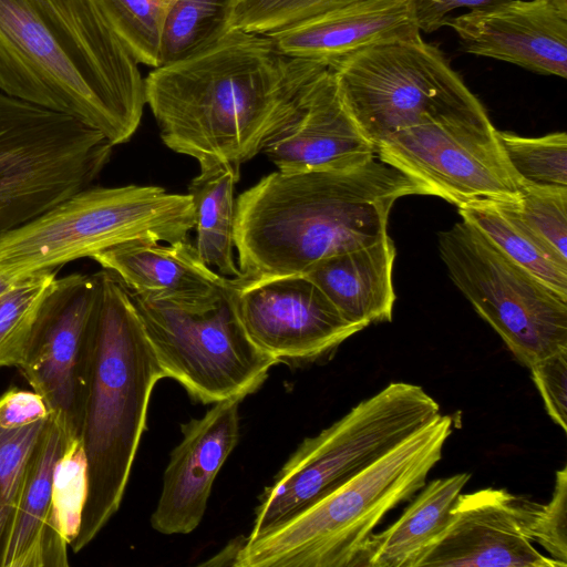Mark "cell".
Segmentation results:
<instances>
[{
  "label": "cell",
  "mask_w": 567,
  "mask_h": 567,
  "mask_svg": "<svg viewBox=\"0 0 567 567\" xmlns=\"http://www.w3.org/2000/svg\"><path fill=\"white\" fill-rule=\"evenodd\" d=\"M327 63L284 55L266 34L228 30L205 50L154 68L145 100L163 143L199 165L236 166L262 151L303 84Z\"/></svg>",
  "instance_id": "6da1fadb"
},
{
  "label": "cell",
  "mask_w": 567,
  "mask_h": 567,
  "mask_svg": "<svg viewBox=\"0 0 567 567\" xmlns=\"http://www.w3.org/2000/svg\"><path fill=\"white\" fill-rule=\"evenodd\" d=\"M138 64L93 0H0V90L114 146L133 136L146 104Z\"/></svg>",
  "instance_id": "7a4b0ae2"
},
{
  "label": "cell",
  "mask_w": 567,
  "mask_h": 567,
  "mask_svg": "<svg viewBox=\"0 0 567 567\" xmlns=\"http://www.w3.org/2000/svg\"><path fill=\"white\" fill-rule=\"evenodd\" d=\"M423 195L373 156L342 167L262 177L236 200L235 248L243 277L306 275L320 261L388 234L396 199Z\"/></svg>",
  "instance_id": "3957f363"
},
{
  "label": "cell",
  "mask_w": 567,
  "mask_h": 567,
  "mask_svg": "<svg viewBox=\"0 0 567 567\" xmlns=\"http://www.w3.org/2000/svg\"><path fill=\"white\" fill-rule=\"evenodd\" d=\"M96 349L82 424L85 494L73 553L117 512L146 426L152 391L165 378L128 289L96 272Z\"/></svg>",
  "instance_id": "277c9868"
},
{
  "label": "cell",
  "mask_w": 567,
  "mask_h": 567,
  "mask_svg": "<svg viewBox=\"0 0 567 567\" xmlns=\"http://www.w3.org/2000/svg\"><path fill=\"white\" fill-rule=\"evenodd\" d=\"M453 432L439 413L365 470L255 537L245 536L236 567H354L383 517L426 483Z\"/></svg>",
  "instance_id": "5b68a950"
},
{
  "label": "cell",
  "mask_w": 567,
  "mask_h": 567,
  "mask_svg": "<svg viewBox=\"0 0 567 567\" xmlns=\"http://www.w3.org/2000/svg\"><path fill=\"white\" fill-rule=\"evenodd\" d=\"M188 194L158 186L86 187L0 236V276L20 279L117 245L187 240Z\"/></svg>",
  "instance_id": "8992f818"
},
{
  "label": "cell",
  "mask_w": 567,
  "mask_h": 567,
  "mask_svg": "<svg viewBox=\"0 0 567 567\" xmlns=\"http://www.w3.org/2000/svg\"><path fill=\"white\" fill-rule=\"evenodd\" d=\"M439 403L416 384L391 382L319 434L305 439L259 496L248 537L293 516L432 421Z\"/></svg>",
  "instance_id": "52a82bcc"
},
{
  "label": "cell",
  "mask_w": 567,
  "mask_h": 567,
  "mask_svg": "<svg viewBox=\"0 0 567 567\" xmlns=\"http://www.w3.org/2000/svg\"><path fill=\"white\" fill-rule=\"evenodd\" d=\"M113 146L79 120L0 90V236L90 187Z\"/></svg>",
  "instance_id": "ba28073f"
},
{
  "label": "cell",
  "mask_w": 567,
  "mask_h": 567,
  "mask_svg": "<svg viewBox=\"0 0 567 567\" xmlns=\"http://www.w3.org/2000/svg\"><path fill=\"white\" fill-rule=\"evenodd\" d=\"M329 68L347 110L374 147L429 117L485 110L421 34L367 45Z\"/></svg>",
  "instance_id": "9c48e42d"
},
{
  "label": "cell",
  "mask_w": 567,
  "mask_h": 567,
  "mask_svg": "<svg viewBox=\"0 0 567 567\" xmlns=\"http://www.w3.org/2000/svg\"><path fill=\"white\" fill-rule=\"evenodd\" d=\"M439 250L452 281L523 365L567 351V297L464 220L440 233Z\"/></svg>",
  "instance_id": "30bf717a"
},
{
  "label": "cell",
  "mask_w": 567,
  "mask_h": 567,
  "mask_svg": "<svg viewBox=\"0 0 567 567\" xmlns=\"http://www.w3.org/2000/svg\"><path fill=\"white\" fill-rule=\"evenodd\" d=\"M130 293L165 378L195 401L244 400L279 363L249 340L226 298L208 309L185 310Z\"/></svg>",
  "instance_id": "8fae6325"
},
{
  "label": "cell",
  "mask_w": 567,
  "mask_h": 567,
  "mask_svg": "<svg viewBox=\"0 0 567 567\" xmlns=\"http://www.w3.org/2000/svg\"><path fill=\"white\" fill-rule=\"evenodd\" d=\"M375 155L422 188L458 208L514 204L520 183L486 111L429 117L389 135Z\"/></svg>",
  "instance_id": "7c38bea8"
},
{
  "label": "cell",
  "mask_w": 567,
  "mask_h": 567,
  "mask_svg": "<svg viewBox=\"0 0 567 567\" xmlns=\"http://www.w3.org/2000/svg\"><path fill=\"white\" fill-rule=\"evenodd\" d=\"M97 275L55 278L44 295L19 363L44 402L65 447L81 433L96 349Z\"/></svg>",
  "instance_id": "4fadbf2b"
},
{
  "label": "cell",
  "mask_w": 567,
  "mask_h": 567,
  "mask_svg": "<svg viewBox=\"0 0 567 567\" xmlns=\"http://www.w3.org/2000/svg\"><path fill=\"white\" fill-rule=\"evenodd\" d=\"M226 299L249 340L278 362L317 360L363 330L307 275L229 278Z\"/></svg>",
  "instance_id": "5bb4252c"
},
{
  "label": "cell",
  "mask_w": 567,
  "mask_h": 567,
  "mask_svg": "<svg viewBox=\"0 0 567 567\" xmlns=\"http://www.w3.org/2000/svg\"><path fill=\"white\" fill-rule=\"evenodd\" d=\"M524 507L525 498L504 488L461 493L447 527L413 567H567L535 548Z\"/></svg>",
  "instance_id": "9a60e30c"
},
{
  "label": "cell",
  "mask_w": 567,
  "mask_h": 567,
  "mask_svg": "<svg viewBox=\"0 0 567 567\" xmlns=\"http://www.w3.org/2000/svg\"><path fill=\"white\" fill-rule=\"evenodd\" d=\"M262 152L281 173L342 167L375 156L374 145L347 110L329 65L303 84L293 111Z\"/></svg>",
  "instance_id": "2e32d148"
},
{
  "label": "cell",
  "mask_w": 567,
  "mask_h": 567,
  "mask_svg": "<svg viewBox=\"0 0 567 567\" xmlns=\"http://www.w3.org/2000/svg\"><path fill=\"white\" fill-rule=\"evenodd\" d=\"M214 403L202 417L181 424L182 440L171 452L153 529L164 535L189 534L200 524L214 481L239 441V403Z\"/></svg>",
  "instance_id": "e0dca14e"
},
{
  "label": "cell",
  "mask_w": 567,
  "mask_h": 567,
  "mask_svg": "<svg viewBox=\"0 0 567 567\" xmlns=\"http://www.w3.org/2000/svg\"><path fill=\"white\" fill-rule=\"evenodd\" d=\"M443 25L467 53L567 76V12L544 0H503L449 17Z\"/></svg>",
  "instance_id": "ac0fdd59"
},
{
  "label": "cell",
  "mask_w": 567,
  "mask_h": 567,
  "mask_svg": "<svg viewBox=\"0 0 567 567\" xmlns=\"http://www.w3.org/2000/svg\"><path fill=\"white\" fill-rule=\"evenodd\" d=\"M137 298L185 310H204L226 298L229 278L214 271L188 240L132 241L91 257Z\"/></svg>",
  "instance_id": "d6986e66"
},
{
  "label": "cell",
  "mask_w": 567,
  "mask_h": 567,
  "mask_svg": "<svg viewBox=\"0 0 567 567\" xmlns=\"http://www.w3.org/2000/svg\"><path fill=\"white\" fill-rule=\"evenodd\" d=\"M284 55L328 65L367 45L420 35L412 0H349L266 33Z\"/></svg>",
  "instance_id": "ffe728a7"
},
{
  "label": "cell",
  "mask_w": 567,
  "mask_h": 567,
  "mask_svg": "<svg viewBox=\"0 0 567 567\" xmlns=\"http://www.w3.org/2000/svg\"><path fill=\"white\" fill-rule=\"evenodd\" d=\"M64 452L60 429L49 417L29 458L0 567L68 566L55 499V473Z\"/></svg>",
  "instance_id": "44dd1931"
},
{
  "label": "cell",
  "mask_w": 567,
  "mask_h": 567,
  "mask_svg": "<svg viewBox=\"0 0 567 567\" xmlns=\"http://www.w3.org/2000/svg\"><path fill=\"white\" fill-rule=\"evenodd\" d=\"M396 250L389 234L373 244L329 257L306 275L341 315L362 329L392 320Z\"/></svg>",
  "instance_id": "7402d4cb"
},
{
  "label": "cell",
  "mask_w": 567,
  "mask_h": 567,
  "mask_svg": "<svg viewBox=\"0 0 567 567\" xmlns=\"http://www.w3.org/2000/svg\"><path fill=\"white\" fill-rule=\"evenodd\" d=\"M470 478L468 473H457L424 485L398 520L369 536L355 566L413 567L447 527L452 508Z\"/></svg>",
  "instance_id": "603a6c76"
},
{
  "label": "cell",
  "mask_w": 567,
  "mask_h": 567,
  "mask_svg": "<svg viewBox=\"0 0 567 567\" xmlns=\"http://www.w3.org/2000/svg\"><path fill=\"white\" fill-rule=\"evenodd\" d=\"M188 186L195 210V248L199 258L220 275L241 277L235 264V186L239 166L227 163L199 165Z\"/></svg>",
  "instance_id": "cb8c5ba5"
},
{
  "label": "cell",
  "mask_w": 567,
  "mask_h": 567,
  "mask_svg": "<svg viewBox=\"0 0 567 567\" xmlns=\"http://www.w3.org/2000/svg\"><path fill=\"white\" fill-rule=\"evenodd\" d=\"M47 408L33 391L0 395V560L18 504L25 468L45 425Z\"/></svg>",
  "instance_id": "d4e9b609"
},
{
  "label": "cell",
  "mask_w": 567,
  "mask_h": 567,
  "mask_svg": "<svg viewBox=\"0 0 567 567\" xmlns=\"http://www.w3.org/2000/svg\"><path fill=\"white\" fill-rule=\"evenodd\" d=\"M498 249L556 292L567 297V266L560 264L503 204L458 208Z\"/></svg>",
  "instance_id": "484cf974"
},
{
  "label": "cell",
  "mask_w": 567,
  "mask_h": 567,
  "mask_svg": "<svg viewBox=\"0 0 567 567\" xmlns=\"http://www.w3.org/2000/svg\"><path fill=\"white\" fill-rule=\"evenodd\" d=\"M235 0H177L164 23L159 64L189 58L214 44L228 31Z\"/></svg>",
  "instance_id": "4316f807"
},
{
  "label": "cell",
  "mask_w": 567,
  "mask_h": 567,
  "mask_svg": "<svg viewBox=\"0 0 567 567\" xmlns=\"http://www.w3.org/2000/svg\"><path fill=\"white\" fill-rule=\"evenodd\" d=\"M134 59L157 68L164 23L177 0H93Z\"/></svg>",
  "instance_id": "83f0119b"
},
{
  "label": "cell",
  "mask_w": 567,
  "mask_h": 567,
  "mask_svg": "<svg viewBox=\"0 0 567 567\" xmlns=\"http://www.w3.org/2000/svg\"><path fill=\"white\" fill-rule=\"evenodd\" d=\"M503 153L520 186L567 187V135L538 137L497 131Z\"/></svg>",
  "instance_id": "f1b7e54d"
},
{
  "label": "cell",
  "mask_w": 567,
  "mask_h": 567,
  "mask_svg": "<svg viewBox=\"0 0 567 567\" xmlns=\"http://www.w3.org/2000/svg\"><path fill=\"white\" fill-rule=\"evenodd\" d=\"M56 269L17 280L0 296V368L18 367L38 311Z\"/></svg>",
  "instance_id": "f546056e"
},
{
  "label": "cell",
  "mask_w": 567,
  "mask_h": 567,
  "mask_svg": "<svg viewBox=\"0 0 567 567\" xmlns=\"http://www.w3.org/2000/svg\"><path fill=\"white\" fill-rule=\"evenodd\" d=\"M503 205L567 266V187L522 185L518 202Z\"/></svg>",
  "instance_id": "4dcf8cb0"
},
{
  "label": "cell",
  "mask_w": 567,
  "mask_h": 567,
  "mask_svg": "<svg viewBox=\"0 0 567 567\" xmlns=\"http://www.w3.org/2000/svg\"><path fill=\"white\" fill-rule=\"evenodd\" d=\"M349 0H235L228 30L266 34Z\"/></svg>",
  "instance_id": "1f68e13d"
},
{
  "label": "cell",
  "mask_w": 567,
  "mask_h": 567,
  "mask_svg": "<svg viewBox=\"0 0 567 567\" xmlns=\"http://www.w3.org/2000/svg\"><path fill=\"white\" fill-rule=\"evenodd\" d=\"M524 528L527 537L546 549L553 559L567 565V467L556 472L550 501L525 499Z\"/></svg>",
  "instance_id": "d6a6232c"
},
{
  "label": "cell",
  "mask_w": 567,
  "mask_h": 567,
  "mask_svg": "<svg viewBox=\"0 0 567 567\" xmlns=\"http://www.w3.org/2000/svg\"><path fill=\"white\" fill-rule=\"evenodd\" d=\"M529 369L547 414L567 432V351L547 357Z\"/></svg>",
  "instance_id": "836d02e7"
},
{
  "label": "cell",
  "mask_w": 567,
  "mask_h": 567,
  "mask_svg": "<svg viewBox=\"0 0 567 567\" xmlns=\"http://www.w3.org/2000/svg\"><path fill=\"white\" fill-rule=\"evenodd\" d=\"M420 31L433 32L443 27L449 13L457 8H482L503 0H412Z\"/></svg>",
  "instance_id": "e575fe53"
},
{
  "label": "cell",
  "mask_w": 567,
  "mask_h": 567,
  "mask_svg": "<svg viewBox=\"0 0 567 567\" xmlns=\"http://www.w3.org/2000/svg\"><path fill=\"white\" fill-rule=\"evenodd\" d=\"M19 280V279H17ZM17 280L0 276V296L6 292Z\"/></svg>",
  "instance_id": "d590c367"
},
{
  "label": "cell",
  "mask_w": 567,
  "mask_h": 567,
  "mask_svg": "<svg viewBox=\"0 0 567 567\" xmlns=\"http://www.w3.org/2000/svg\"><path fill=\"white\" fill-rule=\"evenodd\" d=\"M563 12H567V0H544Z\"/></svg>",
  "instance_id": "8d00e7d4"
}]
</instances>
